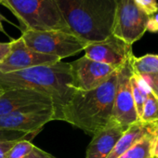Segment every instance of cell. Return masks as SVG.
<instances>
[{
    "label": "cell",
    "instance_id": "ba28073f",
    "mask_svg": "<svg viewBox=\"0 0 158 158\" xmlns=\"http://www.w3.org/2000/svg\"><path fill=\"white\" fill-rule=\"evenodd\" d=\"M55 120L53 107L34 105L0 116V129L37 133L46 124Z\"/></svg>",
    "mask_w": 158,
    "mask_h": 158
},
{
    "label": "cell",
    "instance_id": "8992f818",
    "mask_svg": "<svg viewBox=\"0 0 158 158\" xmlns=\"http://www.w3.org/2000/svg\"><path fill=\"white\" fill-rule=\"evenodd\" d=\"M148 21L135 0H117L113 35L132 46L147 31Z\"/></svg>",
    "mask_w": 158,
    "mask_h": 158
},
{
    "label": "cell",
    "instance_id": "9c48e42d",
    "mask_svg": "<svg viewBox=\"0 0 158 158\" xmlns=\"http://www.w3.org/2000/svg\"><path fill=\"white\" fill-rule=\"evenodd\" d=\"M73 86L79 90H92L104 84L117 70L107 64L95 61L85 55L70 62Z\"/></svg>",
    "mask_w": 158,
    "mask_h": 158
},
{
    "label": "cell",
    "instance_id": "5b68a950",
    "mask_svg": "<svg viewBox=\"0 0 158 158\" xmlns=\"http://www.w3.org/2000/svg\"><path fill=\"white\" fill-rule=\"evenodd\" d=\"M21 37L31 49L60 60L83 51L88 45L72 33L60 30H23Z\"/></svg>",
    "mask_w": 158,
    "mask_h": 158
},
{
    "label": "cell",
    "instance_id": "2e32d148",
    "mask_svg": "<svg viewBox=\"0 0 158 158\" xmlns=\"http://www.w3.org/2000/svg\"><path fill=\"white\" fill-rule=\"evenodd\" d=\"M131 66L133 73L137 75H144L149 73H158V55L146 54L141 57H135L131 59Z\"/></svg>",
    "mask_w": 158,
    "mask_h": 158
},
{
    "label": "cell",
    "instance_id": "52a82bcc",
    "mask_svg": "<svg viewBox=\"0 0 158 158\" xmlns=\"http://www.w3.org/2000/svg\"><path fill=\"white\" fill-rule=\"evenodd\" d=\"M132 57L117 70V82L112 114V121L125 127H128L139 121L130 84V77L133 73L131 66Z\"/></svg>",
    "mask_w": 158,
    "mask_h": 158
},
{
    "label": "cell",
    "instance_id": "603a6c76",
    "mask_svg": "<svg viewBox=\"0 0 158 158\" xmlns=\"http://www.w3.org/2000/svg\"><path fill=\"white\" fill-rule=\"evenodd\" d=\"M26 158H55L53 155L46 152L45 151L39 149L38 147L35 146L32 152L29 153V155Z\"/></svg>",
    "mask_w": 158,
    "mask_h": 158
},
{
    "label": "cell",
    "instance_id": "44dd1931",
    "mask_svg": "<svg viewBox=\"0 0 158 158\" xmlns=\"http://www.w3.org/2000/svg\"><path fill=\"white\" fill-rule=\"evenodd\" d=\"M135 2L148 16H152L158 11V3L156 0H135Z\"/></svg>",
    "mask_w": 158,
    "mask_h": 158
},
{
    "label": "cell",
    "instance_id": "30bf717a",
    "mask_svg": "<svg viewBox=\"0 0 158 158\" xmlns=\"http://www.w3.org/2000/svg\"><path fill=\"white\" fill-rule=\"evenodd\" d=\"M85 56L95 61L119 69L133 56L132 46L113 34L106 39L89 43L84 49Z\"/></svg>",
    "mask_w": 158,
    "mask_h": 158
},
{
    "label": "cell",
    "instance_id": "9a60e30c",
    "mask_svg": "<svg viewBox=\"0 0 158 158\" xmlns=\"http://www.w3.org/2000/svg\"><path fill=\"white\" fill-rule=\"evenodd\" d=\"M156 130L147 134L119 158H153L152 149Z\"/></svg>",
    "mask_w": 158,
    "mask_h": 158
},
{
    "label": "cell",
    "instance_id": "7a4b0ae2",
    "mask_svg": "<svg viewBox=\"0 0 158 158\" xmlns=\"http://www.w3.org/2000/svg\"><path fill=\"white\" fill-rule=\"evenodd\" d=\"M117 70L104 84L95 89H75L62 108L60 121L67 122L89 135H94L107 127L112 121Z\"/></svg>",
    "mask_w": 158,
    "mask_h": 158
},
{
    "label": "cell",
    "instance_id": "8fae6325",
    "mask_svg": "<svg viewBox=\"0 0 158 158\" xmlns=\"http://www.w3.org/2000/svg\"><path fill=\"white\" fill-rule=\"evenodd\" d=\"M60 60L36 52L26 46L22 37L10 41V51L7 58L0 63V73H8L25 70L38 65L51 64Z\"/></svg>",
    "mask_w": 158,
    "mask_h": 158
},
{
    "label": "cell",
    "instance_id": "d6986e66",
    "mask_svg": "<svg viewBox=\"0 0 158 158\" xmlns=\"http://www.w3.org/2000/svg\"><path fill=\"white\" fill-rule=\"evenodd\" d=\"M35 145L28 139L18 140L9 151L7 158H26Z\"/></svg>",
    "mask_w": 158,
    "mask_h": 158
},
{
    "label": "cell",
    "instance_id": "83f0119b",
    "mask_svg": "<svg viewBox=\"0 0 158 158\" xmlns=\"http://www.w3.org/2000/svg\"><path fill=\"white\" fill-rule=\"evenodd\" d=\"M2 16L0 15V32H2V33H4V34H6V32H5V30H4V28H3V24H2Z\"/></svg>",
    "mask_w": 158,
    "mask_h": 158
},
{
    "label": "cell",
    "instance_id": "4fadbf2b",
    "mask_svg": "<svg viewBox=\"0 0 158 158\" xmlns=\"http://www.w3.org/2000/svg\"><path fill=\"white\" fill-rule=\"evenodd\" d=\"M127 127H122L113 121L92 135V139L86 152V158H107L113 148Z\"/></svg>",
    "mask_w": 158,
    "mask_h": 158
},
{
    "label": "cell",
    "instance_id": "e0dca14e",
    "mask_svg": "<svg viewBox=\"0 0 158 158\" xmlns=\"http://www.w3.org/2000/svg\"><path fill=\"white\" fill-rule=\"evenodd\" d=\"M130 84H131V89H132V95L133 100L135 103V108L139 116V119H140L142 109L144 102L147 98V94L149 91L148 87L146 86L143 79L135 73H132L130 77Z\"/></svg>",
    "mask_w": 158,
    "mask_h": 158
},
{
    "label": "cell",
    "instance_id": "6da1fadb",
    "mask_svg": "<svg viewBox=\"0 0 158 158\" xmlns=\"http://www.w3.org/2000/svg\"><path fill=\"white\" fill-rule=\"evenodd\" d=\"M0 86L4 89H27L48 97L53 103L55 120L60 119L62 108L75 90L70 63L61 60L8 73H0Z\"/></svg>",
    "mask_w": 158,
    "mask_h": 158
},
{
    "label": "cell",
    "instance_id": "7c38bea8",
    "mask_svg": "<svg viewBox=\"0 0 158 158\" xmlns=\"http://www.w3.org/2000/svg\"><path fill=\"white\" fill-rule=\"evenodd\" d=\"M34 105L53 107L52 101L48 97L34 90L27 89H5L0 96V116Z\"/></svg>",
    "mask_w": 158,
    "mask_h": 158
},
{
    "label": "cell",
    "instance_id": "cb8c5ba5",
    "mask_svg": "<svg viewBox=\"0 0 158 158\" xmlns=\"http://www.w3.org/2000/svg\"><path fill=\"white\" fill-rule=\"evenodd\" d=\"M147 31H150L152 33H158V11L155 14L149 16Z\"/></svg>",
    "mask_w": 158,
    "mask_h": 158
},
{
    "label": "cell",
    "instance_id": "277c9868",
    "mask_svg": "<svg viewBox=\"0 0 158 158\" xmlns=\"http://www.w3.org/2000/svg\"><path fill=\"white\" fill-rule=\"evenodd\" d=\"M23 30L70 32L55 0H4Z\"/></svg>",
    "mask_w": 158,
    "mask_h": 158
},
{
    "label": "cell",
    "instance_id": "f1b7e54d",
    "mask_svg": "<svg viewBox=\"0 0 158 158\" xmlns=\"http://www.w3.org/2000/svg\"><path fill=\"white\" fill-rule=\"evenodd\" d=\"M4 90H5V89H3V88L1 87V86H0V96L2 95V93L4 92Z\"/></svg>",
    "mask_w": 158,
    "mask_h": 158
},
{
    "label": "cell",
    "instance_id": "3957f363",
    "mask_svg": "<svg viewBox=\"0 0 158 158\" xmlns=\"http://www.w3.org/2000/svg\"><path fill=\"white\" fill-rule=\"evenodd\" d=\"M70 32L94 43L113 34L117 0H55Z\"/></svg>",
    "mask_w": 158,
    "mask_h": 158
},
{
    "label": "cell",
    "instance_id": "f546056e",
    "mask_svg": "<svg viewBox=\"0 0 158 158\" xmlns=\"http://www.w3.org/2000/svg\"><path fill=\"white\" fill-rule=\"evenodd\" d=\"M0 4L3 5V4H4V0H0Z\"/></svg>",
    "mask_w": 158,
    "mask_h": 158
},
{
    "label": "cell",
    "instance_id": "ac0fdd59",
    "mask_svg": "<svg viewBox=\"0 0 158 158\" xmlns=\"http://www.w3.org/2000/svg\"><path fill=\"white\" fill-rule=\"evenodd\" d=\"M139 121L145 123H158V98L152 91H148Z\"/></svg>",
    "mask_w": 158,
    "mask_h": 158
},
{
    "label": "cell",
    "instance_id": "4316f807",
    "mask_svg": "<svg viewBox=\"0 0 158 158\" xmlns=\"http://www.w3.org/2000/svg\"><path fill=\"white\" fill-rule=\"evenodd\" d=\"M152 156L153 158H158V128L155 134V139L153 142V149H152Z\"/></svg>",
    "mask_w": 158,
    "mask_h": 158
},
{
    "label": "cell",
    "instance_id": "5bb4252c",
    "mask_svg": "<svg viewBox=\"0 0 158 158\" xmlns=\"http://www.w3.org/2000/svg\"><path fill=\"white\" fill-rule=\"evenodd\" d=\"M157 128L158 123H145L138 121L135 124H132L118 139L107 158H119L143 137Z\"/></svg>",
    "mask_w": 158,
    "mask_h": 158
},
{
    "label": "cell",
    "instance_id": "ffe728a7",
    "mask_svg": "<svg viewBox=\"0 0 158 158\" xmlns=\"http://www.w3.org/2000/svg\"><path fill=\"white\" fill-rule=\"evenodd\" d=\"M34 134L35 133H25V132H21V131L0 129V142L28 139V138H30L31 135H34Z\"/></svg>",
    "mask_w": 158,
    "mask_h": 158
},
{
    "label": "cell",
    "instance_id": "7402d4cb",
    "mask_svg": "<svg viewBox=\"0 0 158 158\" xmlns=\"http://www.w3.org/2000/svg\"><path fill=\"white\" fill-rule=\"evenodd\" d=\"M140 77L143 79V81L145 82L150 91H152L153 95L158 98V73L144 74Z\"/></svg>",
    "mask_w": 158,
    "mask_h": 158
},
{
    "label": "cell",
    "instance_id": "d4e9b609",
    "mask_svg": "<svg viewBox=\"0 0 158 158\" xmlns=\"http://www.w3.org/2000/svg\"><path fill=\"white\" fill-rule=\"evenodd\" d=\"M17 141H18V140L0 142V158H7V155H8L9 151L12 148V146H13Z\"/></svg>",
    "mask_w": 158,
    "mask_h": 158
},
{
    "label": "cell",
    "instance_id": "484cf974",
    "mask_svg": "<svg viewBox=\"0 0 158 158\" xmlns=\"http://www.w3.org/2000/svg\"><path fill=\"white\" fill-rule=\"evenodd\" d=\"M10 51V42H0V63H1L9 55Z\"/></svg>",
    "mask_w": 158,
    "mask_h": 158
}]
</instances>
